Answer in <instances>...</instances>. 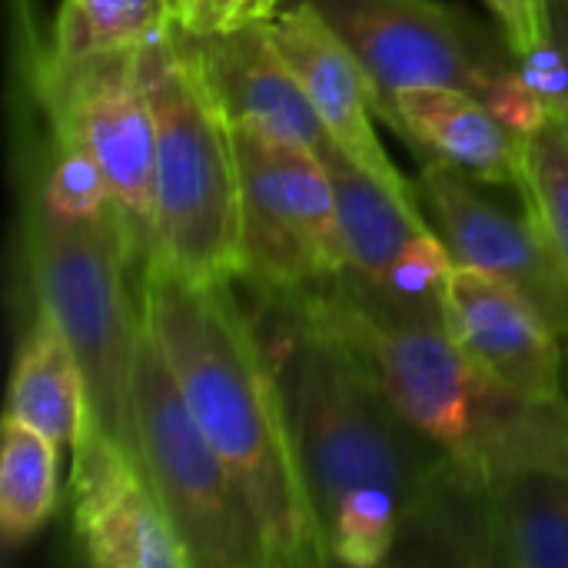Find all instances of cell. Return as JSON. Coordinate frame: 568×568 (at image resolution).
<instances>
[{
    "label": "cell",
    "instance_id": "6da1fadb",
    "mask_svg": "<svg viewBox=\"0 0 568 568\" xmlns=\"http://www.w3.org/2000/svg\"><path fill=\"white\" fill-rule=\"evenodd\" d=\"M263 343L273 356L300 473L333 566H386L409 509L449 456L383 393L366 363L290 306Z\"/></svg>",
    "mask_w": 568,
    "mask_h": 568
},
{
    "label": "cell",
    "instance_id": "7a4b0ae2",
    "mask_svg": "<svg viewBox=\"0 0 568 568\" xmlns=\"http://www.w3.org/2000/svg\"><path fill=\"white\" fill-rule=\"evenodd\" d=\"M233 283H193L150 266L140 280L143 320L190 413L253 506L270 566H333L300 473L273 356Z\"/></svg>",
    "mask_w": 568,
    "mask_h": 568
},
{
    "label": "cell",
    "instance_id": "3957f363",
    "mask_svg": "<svg viewBox=\"0 0 568 568\" xmlns=\"http://www.w3.org/2000/svg\"><path fill=\"white\" fill-rule=\"evenodd\" d=\"M276 303L349 346L393 406L453 459L568 476V399H536L506 386L463 353L446 326L376 320L329 286Z\"/></svg>",
    "mask_w": 568,
    "mask_h": 568
},
{
    "label": "cell",
    "instance_id": "277c9868",
    "mask_svg": "<svg viewBox=\"0 0 568 568\" xmlns=\"http://www.w3.org/2000/svg\"><path fill=\"white\" fill-rule=\"evenodd\" d=\"M136 63L156 123L150 266L193 283L243 280L236 140L190 33L170 23L136 47Z\"/></svg>",
    "mask_w": 568,
    "mask_h": 568
},
{
    "label": "cell",
    "instance_id": "5b68a950",
    "mask_svg": "<svg viewBox=\"0 0 568 568\" xmlns=\"http://www.w3.org/2000/svg\"><path fill=\"white\" fill-rule=\"evenodd\" d=\"M27 263L43 310L70 339L83 379L90 419L133 453V373L143 329L140 270L116 213L67 220L30 203Z\"/></svg>",
    "mask_w": 568,
    "mask_h": 568
},
{
    "label": "cell",
    "instance_id": "8992f818",
    "mask_svg": "<svg viewBox=\"0 0 568 568\" xmlns=\"http://www.w3.org/2000/svg\"><path fill=\"white\" fill-rule=\"evenodd\" d=\"M133 456L193 568H273L253 506L190 413L146 320L133 373Z\"/></svg>",
    "mask_w": 568,
    "mask_h": 568
},
{
    "label": "cell",
    "instance_id": "52a82bcc",
    "mask_svg": "<svg viewBox=\"0 0 568 568\" xmlns=\"http://www.w3.org/2000/svg\"><path fill=\"white\" fill-rule=\"evenodd\" d=\"M240 163L243 280L260 296L293 300L346 270L333 176L320 153L233 126Z\"/></svg>",
    "mask_w": 568,
    "mask_h": 568
},
{
    "label": "cell",
    "instance_id": "ba28073f",
    "mask_svg": "<svg viewBox=\"0 0 568 568\" xmlns=\"http://www.w3.org/2000/svg\"><path fill=\"white\" fill-rule=\"evenodd\" d=\"M333 176L346 270L329 290L386 323L446 326L453 253L426 223L419 196H403L359 170L339 146L323 153Z\"/></svg>",
    "mask_w": 568,
    "mask_h": 568
},
{
    "label": "cell",
    "instance_id": "9c48e42d",
    "mask_svg": "<svg viewBox=\"0 0 568 568\" xmlns=\"http://www.w3.org/2000/svg\"><path fill=\"white\" fill-rule=\"evenodd\" d=\"M37 83L53 140L83 146L103 170L143 280L156 230V123L140 80L136 50L80 63L43 60Z\"/></svg>",
    "mask_w": 568,
    "mask_h": 568
},
{
    "label": "cell",
    "instance_id": "30bf717a",
    "mask_svg": "<svg viewBox=\"0 0 568 568\" xmlns=\"http://www.w3.org/2000/svg\"><path fill=\"white\" fill-rule=\"evenodd\" d=\"M356 53L376 87V113L423 87L486 97L519 67L503 30L446 0H306Z\"/></svg>",
    "mask_w": 568,
    "mask_h": 568
},
{
    "label": "cell",
    "instance_id": "8fae6325",
    "mask_svg": "<svg viewBox=\"0 0 568 568\" xmlns=\"http://www.w3.org/2000/svg\"><path fill=\"white\" fill-rule=\"evenodd\" d=\"M416 190L456 266L516 286L568 339V276L526 203L506 206L486 193V183L429 156L419 160Z\"/></svg>",
    "mask_w": 568,
    "mask_h": 568
},
{
    "label": "cell",
    "instance_id": "7c38bea8",
    "mask_svg": "<svg viewBox=\"0 0 568 568\" xmlns=\"http://www.w3.org/2000/svg\"><path fill=\"white\" fill-rule=\"evenodd\" d=\"M459 566L568 568V476L459 463L453 483Z\"/></svg>",
    "mask_w": 568,
    "mask_h": 568
},
{
    "label": "cell",
    "instance_id": "4fadbf2b",
    "mask_svg": "<svg viewBox=\"0 0 568 568\" xmlns=\"http://www.w3.org/2000/svg\"><path fill=\"white\" fill-rule=\"evenodd\" d=\"M73 449V532L97 568H193L136 456L83 426Z\"/></svg>",
    "mask_w": 568,
    "mask_h": 568
},
{
    "label": "cell",
    "instance_id": "5bb4252c",
    "mask_svg": "<svg viewBox=\"0 0 568 568\" xmlns=\"http://www.w3.org/2000/svg\"><path fill=\"white\" fill-rule=\"evenodd\" d=\"M266 30L303 83L316 116L323 120L333 143L369 176L386 183L403 196H419L416 183H409L376 133V87L356 53L339 40V33L320 17V10L306 0L283 3Z\"/></svg>",
    "mask_w": 568,
    "mask_h": 568
},
{
    "label": "cell",
    "instance_id": "9a60e30c",
    "mask_svg": "<svg viewBox=\"0 0 568 568\" xmlns=\"http://www.w3.org/2000/svg\"><path fill=\"white\" fill-rule=\"evenodd\" d=\"M446 333L506 386L536 399H566L562 336L516 286L473 266H453Z\"/></svg>",
    "mask_w": 568,
    "mask_h": 568
},
{
    "label": "cell",
    "instance_id": "2e32d148",
    "mask_svg": "<svg viewBox=\"0 0 568 568\" xmlns=\"http://www.w3.org/2000/svg\"><path fill=\"white\" fill-rule=\"evenodd\" d=\"M190 40L230 126H246L266 140L306 146L320 156L336 146L303 83L276 50L266 20L190 33Z\"/></svg>",
    "mask_w": 568,
    "mask_h": 568
},
{
    "label": "cell",
    "instance_id": "e0dca14e",
    "mask_svg": "<svg viewBox=\"0 0 568 568\" xmlns=\"http://www.w3.org/2000/svg\"><path fill=\"white\" fill-rule=\"evenodd\" d=\"M379 120L389 123L419 160H443L486 186L516 193L526 186V136L466 90H406L379 113Z\"/></svg>",
    "mask_w": 568,
    "mask_h": 568
},
{
    "label": "cell",
    "instance_id": "ac0fdd59",
    "mask_svg": "<svg viewBox=\"0 0 568 568\" xmlns=\"http://www.w3.org/2000/svg\"><path fill=\"white\" fill-rule=\"evenodd\" d=\"M7 416L40 429L57 446H73L90 419L87 379L63 329L37 310L13 363Z\"/></svg>",
    "mask_w": 568,
    "mask_h": 568
},
{
    "label": "cell",
    "instance_id": "d6986e66",
    "mask_svg": "<svg viewBox=\"0 0 568 568\" xmlns=\"http://www.w3.org/2000/svg\"><path fill=\"white\" fill-rule=\"evenodd\" d=\"M60 446L40 429L3 416L0 453V539L7 549L30 542L57 509Z\"/></svg>",
    "mask_w": 568,
    "mask_h": 568
},
{
    "label": "cell",
    "instance_id": "ffe728a7",
    "mask_svg": "<svg viewBox=\"0 0 568 568\" xmlns=\"http://www.w3.org/2000/svg\"><path fill=\"white\" fill-rule=\"evenodd\" d=\"M173 23L166 0H63L53 20L47 63H80L136 50Z\"/></svg>",
    "mask_w": 568,
    "mask_h": 568
},
{
    "label": "cell",
    "instance_id": "44dd1931",
    "mask_svg": "<svg viewBox=\"0 0 568 568\" xmlns=\"http://www.w3.org/2000/svg\"><path fill=\"white\" fill-rule=\"evenodd\" d=\"M526 143L529 163L519 200L539 220L568 276V126L559 116H549L539 130L526 136Z\"/></svg>",
    "mask_w": 568,
    "mask_h": 568
},
{
    "label": "cell",
    "instance_id": "7402d4cb",
    "mask_svg": "<svg viewBox=\"0 0 568 568\" xmlns=\"http://www.w3.org/2000/svg\"><path fill=\"white\" fill-rule=\"evenodd\" d=\"M37 203L67 220H97L113 210V196L97 160L67 140H53L47 173L37 190Z\"/></svg>",
    "mask_w": 568,
    "mask_h": 568
},
{
    "label": "cell",
    "instance_id": "603a6c76",
    "mask_svg": "<svg viewBox=\"0 0 568 568\" xmlns=\"http://www.w3.org/2000/svg\"><path fill=\"white\" fill-rule=\"evenodd\" d=\"M519 67L549 113L568 126V0H549V33L536 50L519 57Z\"/></svg>",
    "mask_w": 568,
    "mask_h": 568
},
{
    "label": "cell",
    "instance_id": "cb8c5ba5",
    "mask_svg": "<svg viewBox=\"0 0 568 568\" xmlns=\"http://www.w3.org/2000/svg\"><path fill=\"white\" fill-rule=\"evenodd\" d=\"M516 57L536 50L549 33V0H486Z\"/></svg>",
    "mask_w": 568,
    "mask_h": 568
},
{
    "label": "cell",
    "instance_id": "d4e9b609",
    "mask_svg": "<svg viewBox=\"0 0 568 568\" xmlns=\"http://www.w3.org/2000/svg\"><path fill=\"white\" fill-rule=\"evenodd\" d=\"M283 0H210V30H233L243 23L270 20Z\"/></svg>",
    "mask_w": 568,
    "mask_h": 568
},
{
    "label": "cell",
    "instance_id": "484cf974",
    "mask_svg": "<svg viewBox=\"0 0 568 568\" xmlns=\"http://www.w3.org/2000/svg\"><path fill=\"white\" fill-rule=\"evenodd\" d=\"M166 7L186 33H210V0H166Z\"/></svg>",
    "mask_w": 568,
    "mask_h": 568
}]
</instances>
